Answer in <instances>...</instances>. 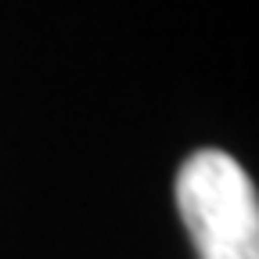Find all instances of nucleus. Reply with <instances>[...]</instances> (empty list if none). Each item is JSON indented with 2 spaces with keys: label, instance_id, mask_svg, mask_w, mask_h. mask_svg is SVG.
<instances>
[{
  "label": "nucleus",
  "instance_id": "nucleus-1",
  "mask_svg": "<svg viewBox=\"0 0 259 259\" xmlns=\"http://www.w3.org/2000/svg\"><path fill=\"white\" fill-rule=\"evenodd\" d=\"M177 205L198 259H259V202L238 162L205 148L177 173Z\"/></svg>",
  "mask_w": 259,
  "mask_h": 259
}]
</instances>
